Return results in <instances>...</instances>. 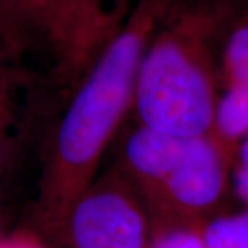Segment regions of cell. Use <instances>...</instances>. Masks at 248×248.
<instances>
[{
    "instance_id": "8fae6325",
    "label": "cell",
    "mask_w": 248,
    "mask_h": 248,
    "mask_svg": "<svg viewBox=\"0 0 248 248\" xmlns=\"http://www.w3.org/2000/svg\"><path fill=\"white\" fill-rule=\"evenodd\" d=\"M0 245H2V231H0Z\"/></svg>"
},
{
    "instance_id": "ba28073f",
    "label": "cell",
    "mask_w": 248,
    "mask_h": 248,
    "mask_svg": "<svg viewBox=\"0 0 248 248\" xmlns=\"http://www.w3.org/2000/svg\"><path fill=\"white\" fill-rule=\"evenodd\" d=\"M2 58V55H0ZM2 64V63H0ZM16 118L13 113V100L10 95L8 79L0 66V172L3 171L8 161L10 152L13 145V129Z\"/></svg>"
},
{
    "instance_id": "7a4b0ae2",
    "label": "cell",
    "mask_w": 248,
    "mask_h": 248,
    "mask_svg": "<svg viewBox=\"0 0 248 248\" xmlns=\"http://www.w3.org/2000/svg\"><path fill=\"white\" fill-rule=\"evenodd\" d=\"M245 0H176L139 66V126L172 136L211 132L221 95V52Z\"/></svg>"
},
{
    "instance_id": "9c48e42d",
    "label": "cell",
    "mask_w": 248,
    "mask_h": 248,
    "mask_svg": "<svg viewBox=\"0 0 248 248\" xmlns=\"http://www.w3.org/2000/svg\"><path fill=\"white\" fill-rule=\"evenodd\" d=\"M152 248H206L202 226L153 232Z\"/></svg>"
},
{
    "instance_id": "52a82bcc",
    "label": "cell",
    "mask_w": 248,
    "mask_h": 248,
    "mask_svg": "<svg viewBox=\"0 0 248 248\" xmlns=\"http://www.w3.org/2000/svg\"><path fill=\"white\" fill-rule=\"evenodd\" d=\"M221 89H239L248 95V0L237 12L224 39Z\"/></svg>"
},
{
    "instance_id": "3957f363",
    "label": "cell",
    "mask_w": 248,
    "mask_h": 248,
    "mask_svg": "<svg viewBox=\"0 0 248 248\" xmlns=\"http://www.w3.org/2000/svg\"><path fill=\"white\" fill-rule=\"evenodd\" d=\"M237 155L211 132L172 136L137 126L115 165L145 208L152 231L203 226L222 215Z\"/></svg>"
},
{
    "instance_id": "8992f818",
    "label": "cell",
    "mask_w": 248,
    "mask_h": 248,
    "mask_svg": "<svg viewBox=\"0 0 248 248\" xmlns=\"http://www.w3.org/2000/svg\"><path fill=\"white\" fill-rule=\"evenodd\" d=\"M64 0H0V55L23 57L37 46L52 48Z\"/></svg>"
},
{
    "instance_id": "5b68a950",
    "label": "cell",
    "mask_w": 248,
    "mask_h": 248,
    "mask_svg": "<svg viewBox=\"0 0 248 248\" xmlns=\"http://www.w3.org/2000/svg\"><path fill=\"white\" fill-rule=\"evenodd\" d=\"M139 0H64L52 46L57 71L76 87L84 73L121 31Z\"/></svg>"
},
{
    "instance_id": "30bf717a",
    "label": "cell",
    "mask_w": 248,
    "mask_h": 248,
    "mask_svg": "<svg viewBox=\"0 0 248 248\" xmlns=\"http://www.w3.org/2000/svg\"><path fill=\"white\" fill-rule=\"evenodd\" d=\"M0 248H34V247H31L29 244H10V245H5L2 242Z\"/></svg>"
},
{
    "instance_id": "6da1fadb",
    "label": "cell",
    "mask_w": 248,
    "mask_h": 248,
    "mask_svg": "<svg viewBox=\"0 0 248 248\" xmlns=\"http://www.w3.org/2000/svg\"><path fill=\"white\" fill-rule=\"evenodd\" d=\"M174 3L139 0L74 87L53 136L34 208L39 232L55 247H63L69 213L97 179L107 148L134 107L142 57Z\"/></svg>"
},
{
    "instance_id": "277c9868",
    "label": "cell",
    "mask_w": 248,
    "mask_h": 248,
    "mask_svg": "<svg viewBox=\"0 0 248 248\" xmlns=\"http://www.w3.org/2000/svg\"><path fill=\"white\" fill-rule=\"evenodd\" d=\"M153 231L137 193L113 165L97 176L68 216L66 248H152Z\"/></svg>"
}]
</instances>
